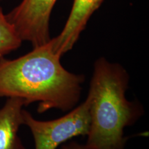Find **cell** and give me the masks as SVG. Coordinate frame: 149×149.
I'll return each instance as SVG.
<instances>
[{
    "instance_id": "cell-1",
    "label": "cell",
    "mask_w": 149,
    "mask_h": 149,
    "mask_svg": "<svg viewBox=\"0 0 149 149\" xmlns=\"http://www.w3.org/2000/svg\"><path fill=\"white\" fill-rule=\"evenodd\" d=\"M50 41L14 59L0 58V97H18L26 107L38 102L37 112H68L79 101L83 74L67 70Z\"/></svg>"
},
{
    "instance_id": "cell-2",
    "label": "cell",
    "mask_w": 149,
    "mask_h": 149,
    "mask_svg": "<svg viewBox=\"0 0 149 149\" xmlns=\"http://www.w3.org/2000/svg\"><path fill=\"white\" fill-rule=\"evenodd\" d=\"M129 81V74L121 64L104 57L95 61L88 94L90 126L86 144L102 149H125L124 129L144 113L140 102L126 98Z\"/></svg>"
},
{
    "instance_id": "cell-3",
    "label": "cell",
    "mask_w": 149,
    "mask_h": 149,
    "mask_svg": "<svg viewBox=\"0 0 149 149\" xmlns=\"http://www.w3.org/2000/svg\"><path fill=\"white\" fill-rule=\"evenodd\" d=\"M90 100L74 107L64 116L50 121L35 119L23 109V125L31 130L35 149H57L66 141L77 136H86L90 126Z\"/></svg>"
},
{
    "instance_id": "cell-4",
    "label": "cell",
    "mask_w": 149,
    "mask_h": 149,
    "mask_svg": "<svg viewBox=\"0 0 149 149\" xmlns=\"http://www.w3.org/2000/svg\"><path fill=\"white\" fill-rule=\"evenodd\" d=\"M56 1L22 0L6 15L22 42H29L35 48L51 41L50 17Z\"/></svg>"
},
{
    "instance_id": "cell-5",
    "label": "cell",
    "mask_w": 149,
    "mask_h": 149,
    "mask_svg": "<svg viewBox=\"0 0 149 149\" xmlns=\"http://www.w3.org/2000/svg\"><path fill=\"white\" fill-rule=\"evenodd\" d=\"M104 0H74L64 29L58 36L51 39L53 51L61 57L73 48L85 29L89 19Z\"/></svg>"
},
{
    "instance_id": "cell-6",
    "label": "cell",
    "mask_w": 149,
    "mask_h": 149,
    "mask_svg": "<svg viewBox=\"0 0 149 149\" xmlns=\"http://www.w3.org/2000/svg\"><path fill=\"white\" fill-rule=\"evenodd\" d=\"M24 100L18 97H7L0 109V149H26L19 136L23 125Z\"/></svg>"
},
{
    "instance_id": "cell-7",
    "label": "cell",
    "mask_w": 149,
    "mask_h": 149,
    "mask_svg": "<svg viewBox=\"0 0 149 149\" xmlns=\"http://www.w3.org/2000/svg\"><path fill=\"white\" fill-rule=\"evenodd\" d=\"M22 41L0 7V58L21 46Z\"/></svg>"
},
{
    "instance_id": "cell-8",
    "label": "cell",
    "mask_w": 149,
    "mask_h": 149,
    "mask_svg": "<svg viewBox=\"0 0 149 149\" xmlns=\"http://www.w3.org/2000/svg\"><path fill=\"white\" fill-rule=\"evenodd\" d=\"M59 149H102L97 147L91 146L86 143L81 144L77 141L70 140L66 141L60 146Z\"/></svg>"
}]
</instances>
